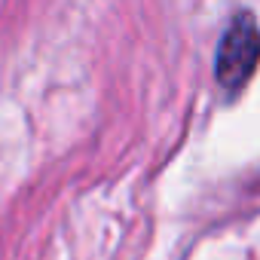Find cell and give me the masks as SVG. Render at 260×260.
Masks as SVG:
<instances>
[{"label": "cell", "mask_w": 260, "mask_h": 260, "mask_svg": "<svg viewBox=\"0 0 260 260\" xmlns=\"http://www.w3.org/2000/svg\"><path fill=\"white\" fill-rule=\"evenodd\" d=\"M260 64V28L251 13H239L220 46H217V61H214V77L226 92H236L248 83L254 68Z\"/></svg>", "instance_id": "1"}]
</instances>
